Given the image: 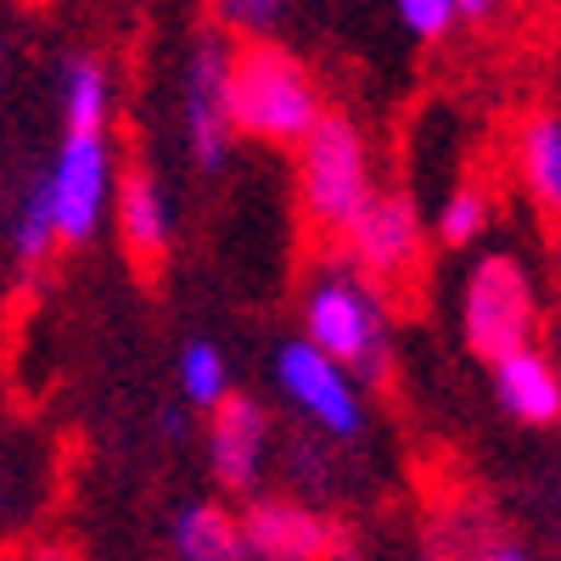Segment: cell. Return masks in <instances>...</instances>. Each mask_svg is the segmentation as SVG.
I'll return each mask as SVG.
<instances>
[{"label": "cell", "instance_id": "obj_1", "mask_svg": "<svg viewBox=\"0 0 561 561\" xmlns=\"http://www.w3.org/2000/svg\"><path fill=\"white\" fill-rule=\"evenodd\" d=\"M332 113L320 96V79L304 57H293L280 39L237 45V68H230V118L237 135L264 140V147H304L309 129Z\"/></svg>", "mask_w": 561, "mask_h": 561}, {"label": "cell", "instance_id": "obj_2", "mask_svg": "<svg viewBox=\"0 0 561 561\" xmlns=\"http://www.w3.org/2000/svg\"><path fill=\"white\" fill-rule=\"evenodd\" d=\"M304 343L343 365L359 388L382 382L393 365V332L382 293L354 270H320L304 293Z\"/></svg>", "mask_w": 561, "mask_h": 561}, {"label": "cell", "instance_id": "obj_3", "mask_svg": "<svg viewBox=\"0 0 561 561\" xmlns=\"http://www.w3.org/2000/svg\"><path fill=\"white\" fill-rule=\"evenodd\" d=\"M298 203L314 230L343 242L354 219L377 203V169H370L365 129L348 113H325L298 147Z\"/></svg>", "mask_w": 561, "mask_h": 561}, {"label": "cell", "instance_id": "obj_4", "mask_svg": "<svg viewBox=\"0 0 561 561\" xmlns=\"http://www.w3.org/2000/svg\"><path fill=\"white\" fill-rule=\"evenodd\" d=\"M230 68H237V39H225L219 28H197L180 68V124H185V152L203 174H219L230 147H237Z\"/></svg>", "mask_w": 561, "mask_h": 561}, {"label": "cell", "instance_id": "obj_5", "mask_svg": "<svg viewBox=\"0 0 561 561\" xmlns=\"http://www.w3.org/2000/svg\"><path fill=\"white\" fill-rule=\"evenodd\" d=\"M534 325H539V298L528 270L511 253H489L466 275V293H460V332L472 343V354L494 365L517 348H534Z\"/></svg>", "mask_w": 561, "mask_h": 561}, {"label": "cell", "instance_id": "obj_6", "mask_svg": "<svg viewBox=\"0 0 561 561\" xmlns=\"http://www.w3.org/2000/svg\"><path fill=\"white\" fill-rule=\"evenodd\" d=\"M275 388L287 393V404L309 421L314 433H325L332 444H348L365 433V388L348 377L343 365H332L320 348H309L304 337L280 343L275 354Z\"/></svg>", "mask_w": 561, "mask_h": 561}, {"label": "cell", "instance_id": "obj_7", "mask_svg": "<svg viewBox=\"0 0 561 561\" xmlns=\"http://www.w3.org/2000/svg\"><path fill=\"white\" fill-rule=\"evenodd\" d=\"M51 185V208H57V237L62 248H79L102 230V219L113 214V140L107 135H62V147L45 169Z\"/></svg>", "mask_w": 561, "mask_h": 561}, {"label": "cell", "instance_id": "obj_8", "mask_svg": "<svg viewBox=\"0 0 561 561\" xmlns=\"http://www.w3.org/2000/svg\"><path fill=\"white\" fill-rule=\"evenodd\" d=\"M237 523L253 561H337L348 550L343 523L293 494H253Z\"/></svg>", "mask_w": 561, "mask_h": 561}, {"label": "cell", "instance_id": "obj_9", "mask_svg": "<svg viewBox=\"0 0 561 561\" xmlns=\"http://www.w3.org/2000/svg\"><path fill=\"white\" fill-rule=\"evenodd\" d=\"M343 248H348V270L382 293V280H404L421 264V214L410 208V197L377 192V203L343 237Z\"/></svg>", "mask_w": 561, "mask_h": 561}, {"label": "cell", "instance_id": "obj_10", "mask_svg": "<svg viewBox=\"0 0 561 561\" xmlns=\"http://www.w3.org/2000/svg\"><path fill=\"white\" fill-rule=\"evenodd\" d=\"M270 460V410L248 393H230L214 415H208V472L225 494H259Z\"/></svg>", "mask_w": 561, "mask_h": 561}, {"label": "cell", "instance_id": "obj_11", "mask_svg": "<svg viewBox=\"0 0 561 561\" xmlns=\"http://www.w3.org/2000/svg\"><path fill=\"white\" fill-rule=\"evenodd\" d=\"M113 219H118V237H124V248H129L140 264H158V259L169 253L174 214H169L163 185H158L147 169H129V174H118V192H113Z\"/></svg>", "mask_w": 561, "mask_h": 561}, {"label": "cell", "instance_id": "obj_12", "mask_svg": "<svg viewBox=\"0 0 561 561\" xmlns=\"http://www.w3.org/2000/svg\"><path fill=\"white\" fill-rule=\"evenodd\" d=\"M494 399L528 427H550L561 421V370L539 348H517L494 359Z\"/></svg>", "mask_w": 561, "mask_h": 561}, {"label": "cell", "instance_id": "obj_13", "mask_svg": "<svg viewBox=\"0 0 561 561\" xmlns=\"http://www.w3.org/2000/svg\"><path fill=\"white\" fill-rule=\"evenodd\" d=\"M169 539H174L180 561H253V550L242 539V523L230 517L225 505H214V500L180 505L174 523H169Z\"/></svg>", "mask_w": 561, "mask_h": 561}, {"label": "cell", "instance_id": "obj_14", "mask_svg": "<svg viewBox=\"0 0 561 561\" xmlns=\"http://www.w3.org/2000/svg\"><path fill=\"white\" fill-rule=\"evenodd\" d=\"M107 113H113V73L102 57H68L62 62V118L68 135H107Z\"/></svg>", "mask_w": 561, "mask_h": 561}, {"label": "cell", "instance_id": "obj_15", "mask_svg": "<svg viewBox=\"0 0 561 561\" xmlns=\"http://www.w3.org/2000/svg\"><path fill=\"white\" fill-rule=\"evenodd\" d=\"M517 174L528 185V197L550 214H561V118L534 113L517 135Z\"/></svg>", "mask_w": 561, "mask_h": 561}, {"label": "cell", "instance_id": "obj_16", "mask_svg": "<svg viewBox=\"0 0 561 561\" xmlns=\"http://www.w3.org/2000/svg\"><path fill=\"white\" fill-rule=\"evenodd\" d=\"M7 237H12L18 264H45V259H51V248L62 242V237H57V208H51V185H45V169L18 192Z\"/></svg>", "mask_w": 561, "mask_h": 561}, {"label": "cell", "instance_id": "obj_17", "mask_svg": "<svg viewBox=\"0 0 561 561\" xmlns=\"http://www.w3.org/2000/svg\"><path fill=\"white\" fill-rule=\"evenodd\" d=\"M174 382H180V399L192 404V410H203V415H214L230 393V365H225V348H214V343H185L180 348V359H174Z\"/></svg>", "mask_w": 561, "mask_h": 561}, {"label": "cell", "instance_id": "obj_18", "mask_svg": "<svg viewBox=\"0 0 561 561\" xmlns=\"http://www.w3.org/2000/svg\"><path fill=\"white\" fill-rule=\"evenodd\" d=\"M489 192L483 185H455V192L444 197L438 208V242L444 248H472L483 230H489Z\"/></svg>", "mask_w": 561, "mask_h": 561}, {"label": "cell", "instance_id": "obj_19", "mask_svg": "<svg viewBox=\"0 0 561 561\" xmlns=\"http://www.w3.org/2000/svg\"><path fill=\"white\" fill-rule=\"evenodd\" d=\"M214 23H219L225 39L264 45V39H275L280 23H287V7H280V0H225V7L214 12Z\"/></svg>", "mask_w": 561, "mask_h": 561}, {"label": "cell", "instance_id": "obj_20", "mask_svg": "<svg viewBox=\"0 0 561 561\" xmlns=\"http://www.w3.org/2000/svg\"><path fill=\"white\" fill-rule=\"evenodd\" d=\"M466 528V511H449L444 523H433V534H427V556L433 561H478L483 556V545L494 539L483 523L472 528V534H460Z\"/></svg>", "mask_w": 561, "mask_h": 561}, {"label": "cell", "instance_id": "obj_21", "mask_svg": "<svg viewBox=\"0 0 561 561\" xmlns=\"http://www.w3.org/2000/svg\"><path fill=\"white\" fill-rule=\"evenodd\" d=\"M393 18L415 39H444L449 28H460V0H399Z\"/></svg>", "mask_w": 561, "mask_h": 561}, {"label": "cell", "instance_id": "obj_22", "mask_svg": "<svg viewBox=\"0 0 561 561\" xmlns=\"http://www.w3.org/2000/svg\"><path fill=\"white\" fill-rule=\"evenodd\" d=\"M478 561H528V550H523L517 539H489Z\"/></svg>", "mask_w": 561, "mask_h": 561}]
</instances>
